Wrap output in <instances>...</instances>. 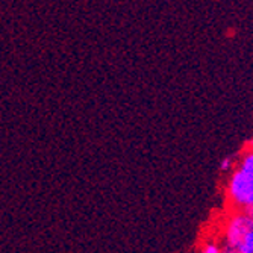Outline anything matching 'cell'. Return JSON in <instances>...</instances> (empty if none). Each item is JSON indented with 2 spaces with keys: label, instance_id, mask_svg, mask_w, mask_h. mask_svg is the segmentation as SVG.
I'll use <instances>...</instances> for the list:
<instances>
[{
  "label": "cell",
  "instance_id": "cell-7",
  "mask_svg": "<svg viewBox=\"0 0 253 253\" xmlns=\"http://www.w3.org/2000/svg\"><path fill=\"white\" fill-rule=\"evenodd\" d=\"M221 253H235V252H232V250H224V252H221Z\"/></svg>",
  "mask_w": 253,
  "mask_h": 253
},
{
  "label": "cell",
  "instance_id": "cell-3",
  "mask_svg": "<svg viewBox=\"0 0 253 253\" xmlns=\"http://www.w3.org/2000/svg\"><path fill=\"white\" fill-rule=\"evenodd\" d=\"M238 170L253 180V147L247 149L243 153V156L240 159V164H238Z\"/></svg>",
  "mask_w": 253,
  "mask_h": 253
},
{
  "label": "cell",
  "instance_id": "cell-8",
  "mask_svg": "<svg viewBox=\"0 0 253 253\" xmlns=\"http://www.w3.org/2000/svg\"><path fill=\"white\" fill-rule=\"evenodd\" d=\"M199 253H202V250H200V252H199Z\"/></svg>",
  "mask_w": 253,
  "mask_h": 253
},
{
  "label": "cell",
  "instance_id": "cell-4",
  "mask_svg": "<svg viewBox=\"0 0 253 253\" xmlns=\"http://www.w3.org/2000/svg\"><path fill=\"white\" fill-rule=\"evenodd\" d=\"M232 167H234V161H232L231 156L224 158V159L221 161V163H220V170H221V171H231Z\"/></svg>",
  "mask_w": 253,
  "mask_h": 253
},
{
  "label": "cell",
  "instance_id": "cell-5",
  "mask_svg": "<svg viewBox=\"0 0 253 253\" xmlns=\"http://www.w3.org/2000/svg\"><path fill=\"white\" fill-rule=\"evenodd\" d=\"M202 253H221V249H220V246L210 243L202 249Z\"/></svg>",
  "mask_w": 253,
  "mask_h": 253
},
{
  "label": "cell",
  "instance_id": "cell-6",
  "mask_svg": "<svg viewBox=\"0 0 253 253\" xmlns=\"http://www.w3.org/2000/svg\"><path fill=\"white\" fill-rule=\"evenodd\" d=\"M247 212H249V214H250V217L253 218V206H252V208H250V210H249Z\"/></svg>",
  "mask_w": 253,
  "mask_h": 253
},
{
  "label": "cell",
  "instance_id": "cell-9",
  "mask_svg": "<svg viewBox=\"0 0 253 253\" xmlns=\"http://www.w3.org/2000/svg\"><path fill=\"white\" fill-rule=\"evenodd\" d=\"M250 253H253V252H250Z\"/></svg>",
  "mask_w": 253,
  "mask_h": 253
},
{
  "label": "cell",
  "instance_id": "cell-1",
  "mask_svg": "<svg viewBox=\"0 0 253 253\" xmlns=\"http://www.w3.org/2000/svg\"><path fill=\"white\" fill-rule=\"evenodd\" d=\"M227 199L238 211H249L253 206V180L238 169L232 171L227 182Z\"/></svg>",
  "mask_w": 253,
  "mask_h": 253
},
{
  "label": "cell",
  "instance_id": "cell-2",
  "mask_svg": "<svg viewBox=\"0 0 253 253\" xmlns=\"http://www.w3.org/2000/svg\"><path fill=\"white\" fill-rule=\"evenodd\" d=\"M253 231V218L247 211H238L227 218L224 226V246L226 250L238 252L243 240Z\"/></svg>",
  "mask_w": 253,
  "mask_h": 253
}]
</instances>
